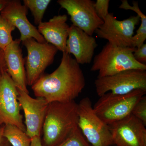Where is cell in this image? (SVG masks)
I'll return each mask as SVG.
<instances>
[{
  "instance_id": "obj_1",
  "label": "cell",
  "mask_w": 146,
  "mask_h": 146,
  "mask_svg": "<svg viewBox=\"0 0 146 146\" xmlns=\"http://www.w3.org/2000/svg\"><path fill=\"white\" fill-rule=\"evenodd\" d=\"M86 85L80 65L71 54L63 53L60 65L50 74H43L31 86L35 96L49 104L74 101Z\"/></svg>"
},
{
  "instance_id": "obj_2",
  "label": "cell",
  "mask_w": 146,
  "mask_h": 146,
  "mask_svg": "<svg viewBox=\"0 0 146 146\" xmlns=\"http://www.w3.org/2000/svg\"><path fill=\"white\" fill-rule=\"evenodd\" d=\"M78 105L75 101L49 104L42 127V145H58L78 127Z\"/></svg>"
},
{
  "instance_id": "obj_3",
  "label": "cell",
  "mask_w": 146,
  "mask_h": 146,
  "mask_svg": "<svg viewBox=\"0 0 146 146\" xmlns=\"http://www.w3.org/2000/svg\"><path fill=\"white\" fill-rule=\"evenodd\" d=\"M136 48L112 46L108 42L95 56L92 72H98V78L108 76L129 70H146V64L136 61L133 53Z\"/></svg>"
},
{
  "instance_id": "obj_4",
  "label": "cell",
  "mask_w": 146,
  "mask_h": 146,
  "mask_svg": "<svg viewBox=\"0 0 146 146\" xmlns=\"http://www.w3.org/2000/svg\"><path fill=\"white\" fill-rule=\"evenodd\" d=\"M146 93V90L143 89L123 95L108 92L100 97L93 109L105 123L110 125L131 115L135 105Z\"/></svg>"
},
{
  "instance_id": "obj_5",
  "label": "cell",
  "mask_w": 146,
  "mask_h": 146,
  "mask_svg": "<svg viewBox=\"0 0 146 146\" xmlns=\"http://www.w3.org/2000/svg\"><path fill=\"white\" fill-rule=\"evenodd\" d=\"M78 105V127L92 146H112L109 126L94 112L92 102L88 97L84 98Z\"/></svg>"
},
{
  "instance_id": "obj_6",
  "label": "cell",
  "mask_w": 146,
  "mask_h": 146,
  "mask_svg": "<svg viewBox=\"0 0 146 146\" xmlns=\"http://www.w3.org/2000/svg\"><path fill=\"white\" fill-rule=\"evenodd\" d=\"M22 42L27 52L25 60L27 84L32 86L52 64L58 50L53 45L39 43L34 38Z\"/></svg>"
},
{
  "instance_id": "obj_7",
  "label": "cell",
  "mask_w": 146,
  "mask_h": 146,
  "mask_svg": "<svg viewBox=\"0 0 146 146\" xmlns=\"http://www.w3.org/2000/svg\"><path fill=\"white\" fill-rule=\"evenodd\" d=\"M94 84L99 97L108 92L123 95L137 89L146 90V71L129 70L112 76L97 78Z\"/></svg>"
},
{
  "instance_id": "obj_8",
  "label": "cell",
  "mask_w": 146,
  "mask_h": 146,
  "mask_svg": "<svg viewBox=\"0 0 146 146\" xmlns=\"http://www.w3.org/2000/svg\"><path fill=\"white\" fill-rule=\"evenodd\" d=\"M18 96V89L7 71L0 73V127L10 124L26 132Z\"/></svg>"
},
{
  "instance_id": "obj_9",
  "label": "cell",
  "mask_w": 146,
  "mask_h": 146,
  "mask_svg": "<svg viewBox=\"0 0 146 146\" xmlns=\"http://www.w3.org/2000/svg\"><path fill=\"white\" fill-rule=\"evenodd\" d=\"M141 21L137 15L119 21L113 13H109L104 23L95 33L100 38L106 39L112 46L121 47H132V38L136 26Z\"/></svg>"
},
{
  "instance_id": "obj_10",
  "label": "cell",
  "mask_w": 146,
  "mask_h": 146,
  "mask_svg": "<svg viewBox=\"0 0 146 146\" xmlns=\"http://www.w3.org/2000/svg\"><path fill=\"white\" fill-rule=\"evenodd\" d=\"M57 3L70 16L72 25L92 36L104 23L98 16L91 0H58Z\"/></svg>"
},
{
  "instance_id": "obj_11",
  "label": "cell",
  "mask_w": 146,
  "mask_h": 146,
  "mask_svg": "<svg viewBox=\"0 0 146 146\" xmlns=\"http://www.w3.org/2000/svg\"><path fill=\"white\" fill-rule=\"evenodd\" d=\"M18 89V100L24 111L26 133L30 138L41 136L49 104L42 98H33Z\"/></svg>"
},
{
  "instance_id": "obj_12",
  "label": "cell",
  "mask_w": 146,
  "mask_h": 146,
  "mask_svg": "<svg viewBox=\"0 0 146 146\" xmlns=\"http://www.w3.org/2000/svg\"><path fill=\"white\" fill-rule=\"evenodd\" d=\"M115 146H146V126L130 115L108 125Z\"/></svg>"
},
{
  "instance_id": "obj_13",
  "label": "cell",
  "mask_w": 146,
  "mask_h": 146,
  "mask_svg": "<svg viewBox=\"0 0 146 146\" xmlns=\"http://www.w3.org/2000/svg\"><path fill=\"white\" fill-rule=\"evenodd\" d=\"M28 11V8L21 1L9 0L0 15L18 29L21 42L33 38L39 43H46L37 29L29 21L27 17Z\"/></svg>"
},
{
  "instance_id": "obj_14",
  "label": "cell",
  "mask_w": 146,
  "mask_h": 146,
  "mask_svg": "<svg viewBox=\"0 0 146 146\" xmlns=\"http://www.w3.org/2000/svg\"><path fill=\"white\" fill-rule=\"evenodd\" d=\"M98 46L93 36L72 25L70 27L65 52L72 54L79 65L91 63Z\"/></svg>"
},
{
  "instance_id": "obj_15",
  "label": "cell",
  "mask_w": 146,
  "mask_h": 146,
  "mask_svg": "<svg viewBox=\"0 0 146 146\" xmlns=\"http://www.w3.org/2000/svg\"><path fill=\"white\" fill-rule=\"evenodd\" d=\"M21 43L19 39L13 40L4 50L7 72L17 88L29 94Z\"/></svg>"
},
{
  "instance_id": "obj_16",
  "label": "cell",
  "mask_w": 146,
  "mask_h": 146,
  "mask_svg": "<svg viewBox=\"0 0 146 146\" xmlns=\"http://www.w3.org/2000/svg\"><path fill=\"white\" fill-rule=\"evenodd\" d=\"M66 14L55 16L38 26V31L47 43L53 45L58 50L65 52L70 27Z\"/></svg>"
},
{
  "instance_id": "obj_17",
  "label": "cell",
  "mask_w": 146,
  "mask_h": 146,
  "mask_svg": "<svg viewBox=\"0 0 146 146\" xmlns=\"http://www.w3.org/2000/svg\"><path fill=\"white\" fill-rule=\"evenodd\" d=\"M121 9L131 10L137 13L141 21V25L132 38V47L139 48L144 44L146 39V16L141 11L138 2L133 1V6L129 4L127 0H122L119 6Z\"/></svg>"
},
{
  "instance_id": "obj_18",
  "label": "cell",
  "mask_w": 146,
  "mask_h": 146,
  "mask_svg": "<svg viewBox=\"0 0 146 146\" xmlns=\"http://www.w3.org/2000/svg\"><path fill=\"white\" fill-rule=\"evenodd\" d=\"M3 136L12 146H31V138L25 132L13 125H4Z\"/></svg>"
},
{
  "instance_id": "obj_19",
  "label": "cell",
  "mask_w": 146,
  "mask_h": 146,
  "mask_svg": "<svg viewBox=\"0 0 146 146\" xmlns=\"http://www.w3.org/2000/svg\"><path fill=\"white\" fill-rule=\"evenodd\" d=\"M51 2L50 0H24V5L31 11L35 25L38 26L43 22L45 11Z\"/></svg>"
},
{
  "instance_id": "obj_20",
  "label": "cell",
  "mask_w": 146,
  "mask_h": 146,
  "mask_svg": "<svg viewBox=\"0 0 146 146\" xmlns=\"http://www.w3.org/2000/svg\"><path fill=\"white\" fill-rule=\"evenodd\" d=\"M16 27L0 15V48L4 50L13 41L12 31Z\"/></svg>"
},
{
  "instance_id": "obj_21",
  "label": "cell",
  "mask_w": 146,
  "mask_h": 146,
  "mask_svg": "<svg viewBox=\"0 0 146 146\" xmlns=\"http://www.w3.org/2000/svg\"><path fill=\"white\" fill-rule=\"evenodd\" d=\"M57 146H92L78 127L68 138Z\"/></svg>"
},
{
  "instance_id": "obj_22",
  "label": "cell",
  "mask_w": 146,
  "mask_h": 146,
  "mask_svg": "<svg viewBox=\"0 0 146 146\" xmlns=\"http://www.w3.org/2000/svg\"><path fill=\"white\" fill-rule=\"evenodd\" d=\"M131 115L140 120L146 126V96L141 98L133 107Z\"/></svg>"
},
{
  "instance_id": "obj_23",
  "label": "cell",
  "mask_w": 146,
  "mask_h": 146,
  "mask_svg": "<svg viewBox=\"0 0 146 146\" xmlns=\"http://www.w3.org/2000/svg\"><path fill=\"white\" fill-rule=\"evenodd\" d=\"M109 0H97L95 3L94 7L98 16L104 21L109 14Z\"/></svg>"
},
{
  "instance_id": "obj_24",
  "label": "cell",
  "mask_w": 146,
  "mask_h": 146,
  "mask_svg": "<svg viewBox=\"0 0 146 146\" xmlns=\"http://www.w3.org/2000/svg\"><path fill=\"white\" fill-rule=\"evenodd\" d=\"M136 61L142 64H146V44H144L139 48H136L133 53Z\"/></svg>"
},
{
  "instance_id": "obj_25",
  "label": "cell",
  "mask_w": 146,
  "mask_h": 146,
  "mask_svg": "<svg viewBox=\"0 0 146 146\" xmlns=\"http://www.w3.org/2000/svg\"><path fill=\"white\" fill-rule=\"evenodd\" d=\"M7 70L5 59L4 51L0 48V73L4 71Z\"/></svg>"
},
{
  "instance_id": "obj_26",
  "label": "cell",
  "mask_w": 146,
  "mask_h": 146,
  "mask_svg": "<svg viewBox=\"0 0 146 146\" xmlns=\"http://www.w3.org/2000/svg\"><path fill=\"white\" fill-rule=\"evenodd\" d=\"M4 125L0 127V146H10V144L3 136Z\"/></svg>"
},
{
  "instance_id": "obj_27",
  "label": "cell",
  "mask_w": 146,
  "mask_h": 146,
  "mask_svg": "<svg viewBox=\"0 0 146 146\" xmlns=\"http://www.w3.org/2000/svg\"><path fill=\"white\" fill-rule=\"evenodd\" d=\"M31 146H43L42 143L41 137L36 136L32 138Z\"/></svg>"
},
{
  "instance_id": "obj_28",
  "label": "cell",
  "mask_w": 146,
  "mask_h": 146,
  "mask_svg": "<svg viewBox=\"0 0 146 146\" xmlns=\"http://www.w3.org/2000/svg\"><path fill=\"white\" fill-rule=\"evenodd\" d=\"M9 0H0V13L5 7Z\"/></svg>"
},
{
  "instance_id": "obj_29",
  "label": "cell",
  "mask_w": 146,
  "mask_h": 146,
  "mask_svg": "<svg viewBox=\"0 0 146 146\" xmlns=\"http://www.w3.org/2000/svg\"><path fill=\"white\" fill-rule=\"evenodd\" d=\"M115 146V145H113V146Z\"/></svg>"
}]
</instances>
